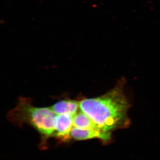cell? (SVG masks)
Listing matches in <instances>:
<instances>
[{
    "label": "cell",
    "mask_w": 160,
    "mask_h": 160,
    "mask_svg": "<svg viewBox=\"0 0 160 160\" xmlns=\"http://www.w3.org/2000/svg\"><path fill=\"white\" fill-rule=\"evenodd\" d=\"M8 114L12 121L20 124L29 123L45 136L54 135V120L57 115L50 107H35L31 100L21 98L16 107Z\"/></svg>",
    "instance_id": "7a4b0ae2"
},
{
    "label": "cell",
    "mask_w": 160,
    "mask_h": 160,
    "mask_svg": "<svg viewBox=\"0 0 160 160\" xmlns=\"http://www.w3.org/2000/svg\"><path fill=\"white\" fill-rule=\"evenodd\" d=\"M125 83V79L122 78L105 94L80 102V109L103 131L111 132L130 124L128 111L131 105L124 92Z\"/></svg>",
    "instance_id": "6da1fadb"
},
{
    "label": "cell",
    "mask_w": 160,
    "mask_h": 160,
    "mask_svg": "<svg viewBox=\"0 0 160 160\" xmlns=\"http://www.w3.org/2000/svg\"><path fill=\"white\" fill-rule=\"evenodd\" d=\"M79 104L80 102L75 100H62L50 108L56 115L70 114L74 116L80 109Z\"/></svg>",
    "instance_id": "5b68a950"
},
{
    "label": "cell",
    "mask_w": 160,
    "mask_h": 160,
    "mask_svg": "<svg viewBox=\"0 0 160 160\" xmlns=\"http://www.w3.org/2000/svg\"><path fill=\"white\" fill-rule=\"evenodd\" d=\"M70 135L72 138L77 140H84L98 138L103 141H108L110 139L111 132L102 130L81 129L73 126Z\"/></svg>",
    "instance_id": "277c9868"
},
{
    "label": "cell",
    "mask_w": 160,
    "mask_h": 160,
    "mask_svg": "<svg viewBox=\"0 0 160 160\" xmlns=\"http://www.w3.org/2000/svg\"><path fill=\"white\" fill-rule=\"evenodd\" d=\"M73 118V116L70 114L56 115L54 120V135L64 141L70 138Z\"/></svg>",
    "instance_id": "3957f363"
},
{
    "label": "cell",
    "mask_w": 160,
    "mask_h": 160,
    "mask_svg": "<svg viewBox=\"0 0 160 160\" xmlns=\"http://www.w3.org/2000/svg\"><path fill=\"white\" fill-rule=\"evenodd\" d=\"M73 126L81 129L102 130L80 109L79 111L73 116Z\"/></svg>",
    "instance_id": "8992f818"
}]
</instances>
